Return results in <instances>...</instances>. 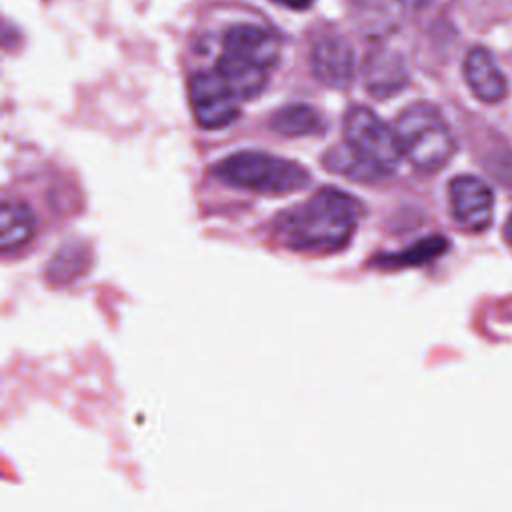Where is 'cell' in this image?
I'll return each instance as SVG.
<instances>
[{"mask_svg": "<svg viewBox=\"0 0 512 512\" xmlns=\"http://www.w3.org/2000/svg\"><path fill=\"white\" fill-rule=\"evenodd\" d=\"M222 44H224V52L250 60L262 68H270L280 54L278 38L270 30L250 22H240L230 26L224 32Z\"/></svg>", "mask_w": 512, "mask_h": 512, "instance_id": "ba28073f", "label": "cell"}, {"mask_svg": "<svg viewBox=\"0 0 512 512\" xmlns=\"http://www.w3.org/2000/svg\"><path fill=\"white\" fill-rule=\"evenodd\" d=\"M190 104L196 122L208 130L224 128L240 114V100L216 70H202L192 74Z\"/></svg>", "mask_w": 512, "mask_h": 512, "instance_id": "5b68a950", "label": "cell"}, {"mask_svg": "<svg viewBox=\"0 0 512 512\" xmlns=\"http://www.w3.org/2000/svg\"><path fill=\"white\" fill-rule=\"evenodd\" d=\"M324 164L328 170L342 174L356 182H376L384 178L374 166H370L358 152H354L346 142L326 152Z\"/></svg>", "mask_w": 512, "mask_h": 512, "instance_id": "5bb4252c", "label": "cell"}, {"mask_svg": "<svg viewBox=\"0 0 512 512\" xmlns=\"http://www.w3.org/2000/svg\"><path fill=\"white\" fill-rule=\"evenodd\" d=\"M214 70L218 76L228 84V88L236 94L238 100H248L258 96L268 82V68H262L250 60L224 52L218 60Z\"/></svg>", "mask_w": 512, "mask_h": 512, "instance_id": "30bf717a", "label": "cell"}, {"mask_svg": "<svg viewBox=\"0 0 512 512\" xmlns=\"http://www.w3.org/2000/svg\"><path fill=\"white\" fill-rule=\"evenodd\" d=\"M270 128L276 134L290 136V138L310 136L324 130V120L316 108L296 102V104L278 108L270 118Z\"/></svg>", "mask_w": 512, "mask_h": 512, "instance_id": "4fadbf2b", "label": "cell"}, {"mask_svg": "<svg viewBox=\"0 0 512 512\" xmlns=\"http://www.w3.org/2000/svg\"><path fill=\"white\" fill-rule=\"evenodd\" d=\"M394 130L400 138L404 158L422 172L440 170L456 150L448 122L440 110L428 102L406 106L396 118Z\"/></svg>", "mask_w": 512, "mask_h": 512, "instance_id": "3957f363", "label": "cell"}, {"mask_svg": "<svg viewBox=\"0 0 512 512\" xmlns=\"http://www.w3.org/2000/svg\"><path fill=\"white\" fill-rule=\"evenodd\" d=\"M504 236H506V240L512 244V216L508 218V222H506V228H504Z\"/></svg>", "mask_w": 512, "mask_h": 512, "instance_id": "e0dca14e", "label": "cell"}, {"mask_svg": "<svg viewBox=\"0 0 512 512\" xmlns=\"http://www.w3.org/2000/svg\"><path fill=\"white\" fill-rule=\"evenodd\" d=\"M360 218V204L336 188H322L276 222L280 240L296 252L328 254L344 248Z\"/></svg>", "mask_w": 512, "mask_h": 512, "instance_id": "6da1fadb", "label": "cell"}, {"mask_svg": "<svg viewBox=\"0 0 512 512\" xmlns=\"http://www.w3.org/2000/svg\"><path fill=\"white\" fill-rule=\"evenodd\" d=\"M344 142L358 152L382 176L394 172L404 158V150L394 126H388L374 110L354 104L346 110Z\"/></svg>", "mask_w": 512, "mask_h": 512, "instance_id": "277c9868", "label": "cell"}, {"mask_svg": "<svg viewBox=\"0 0 512 512\" xmlns=\"http://www.w3.org/2000/svg\"><path fill=\"white\" fill-rule=\"evenodd\" d=\"M396 2H398L400 6H404V8H410V10H412V8H416L422 0H396Z\"/></svg>", "mask_w": 512, "mask_h": 512, "instance_id": "2e32d148", "label": "cell"}, {"mask_svg": "<svg viewBox=\"0 0 512 512\" xmlns=\"http://www.w3.org/2000/svg\"><path fill=\"white\" fill-rule=\"evenodd\" d=\"M274 4L278 6H284V8H290V10H306L312 6L314 0H272Z\"/></svg>", "mask_w": 512, "mask_h": 512, "instance_id": "9a60e30c", "label": "cell"}, {"mask_svg": "<svg viewBox=\"0 0 512 512\" xmlns=\"http://www.w3.org/2000/svg\"><path fill=\"white\" fill-rule=\"evenodd\" d=\"M310 68L318 82L328 88H346L354 78V50L338 34L322 36L310 52Z\"/></svg>", "mask_w": 512, "mask_h": 512, "instance_id": "52a82bcc", "label": "cell"}, {"mask_svg": "<svg viewBox=\"0 0 512 512\" xmlns=\"http://www.w3.org/2000/svg\"><path fill=\"white\" fill-rule=\"evenodd\" d=\"M464 76L470 90L482 102H498L506 96V78L484 48H472L464 60Z\"/></svg>", "mask_w": 512, "mask_h": 512, "instance_id": "9c48e42d", "label": "cell"}, {"mask_svg": "<svg viewBox=\"0 0 512 512\" xmlns=\"http://www.w3.org/2000/svg\"><path fill=\"white\" fill-rule=\"evenodd\" d=\"M454 222L468 232H482L492 224L494 196L488 184L476 176H456L448 184Z\"/></svg>", "mask_w": 512, "mask_h": 512, "instance_id": "8992f818", "label": "cell"}, {"mask_svg": "<svg viewBox=\"0 0 512 512\" xmlns=\"http://www.w3.org/2000/svg\"><path fill=\"white\" fill-rule=\"evenodd\" d=\"M214 174L236 188L258 194H290L310 182V174L294 160L260 150H242L222 158Z\"/></svg>", "mask_w": 512, "mask_h": 512, "instance_id": "7a4b0ae2", "label": "cell"}, {"mask_svg": "<svg viewBox=\"0 0 512 512\" xmlns=\"http://www.w3.org/2000/svg\"><path fill=\"white\" fill-rule=\"evenodd\" d=\"M0 246L4 254L24 248L36 234V216L22 200H4L0 212Z\"/></svg>", "mask_w": 512, "mask_h": 512, "instance_id": "7c38bea8", "label": "cell"}, {"mask_svg": "<svg viewBox=\"0 0 512 512\" xmlns=\"http://www.w3.org/2000/svg\"><path fill=\"white\" fill-rule=\"evenodd\" d=\"M406 84L402 60L388 50L370 54L364 64V86L376 98H388Z\"/></svg>", "mask_w": 512, "mask_h": 512, "instance_id": "8fae6325", "label": "cell"}]
</instances>
